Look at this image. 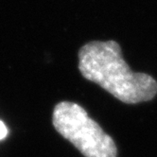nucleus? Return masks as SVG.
Returning a JSON list of instances; mask_svg holds the SVG:
<instances>
[{
	"mask_svg": "<svg viewBox=\"0 0 157 157\" xmlns=\"http://www.w3.org/2000/svg\"><path fill=\"white\" fill-rule=\"evenodd\" d=\"M78 69L86 80L102 87L120 101L136 104L151 100L157 82L148 74L132 72L116 41H92L78 51Z\"/></svg>",
	"mask_w": 157,
	"mask_h": 157,
	"instance_id": "f257e3e1",
	"label": "nucleus"
},
{
	"mask_svg": "<svg viewBox=\"0 0 157 157\" xmlns=\"http://www.w3.org/2000/svg\"><path fill=\"white\" fill-rule=\"evenodd\" d=\"M53 125L85 157H117L113 138L81 105L70 101L58 103L53 111Z\"/></svg>",
	"mask_w": 157,
	"mask_h": 157,
	"instance_id": "f03ea898",
	"label": "nucleus"
},
{
	"mask_svg": "<svg viewBox=\"0 0 157 157\" xmlns=\"http://www.w3.org/2000/svg\"><path fill=\"white\" fill-rule=\"evenodd\" d=\"M8 136V128L4 124V122L0 120V140L4 139Z\"/></svg>",
	"mask_w": 157,
	"mask_h": 157,
	"instance_id": "7ed1b4c3",
	"label": "nucleus"
}]
</instances>
